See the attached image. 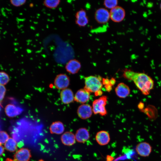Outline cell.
Masks as SVG:
<instances>
[{"label": "cell", "mask_w": 161, "mask_h": 161, "mask_svg": "<svg viewBox=\"0 0 161 161\" xmlns=\"http://www.w3.org/2000/svg\"><path fill=\"white\" fill-rule=\"evenodd\" d=\"M6 161H16L15 160H12L10 158H7L6 159Z\"/></svg>", "instance_id": "cell-32"}, {"label": "cell", "mask_w": 161, "mask_h": 161, "mask_svg": "<svg viewBox=\"0 0 161 161\" xmlns=\"http://www.w3.org/2000/svg\"><path fill=\"white\" fill-rule=\"evenodd\" d=\"M116 83V80L114 78H111L109 80V83L112 86H113Z\"/></svg>", "instance_id": "cell-29"}, {"label": "cell", "mask_w": 161, "mask_h": 161, "mask_svg": "<svg viewBox=\"0 0 161 161\" xmlns=\"http://www.w3.org/2000/svg\"><path fill=\"white\" fill-rule=\"evenodd\" d=\"M105 87L106 90L108 92H110L112 88V86L110 84L105 85Z\"/></svg>", "instance_id": "cell-28"}, {"label": "cell", "mask_w": 161, "mask_h": 161, "mask_svg": "<svg viewBox=\"0 0 161 161\" xmlns=\"http://www.w3.org/2000/svg\"><path fill=\"white\" fill-rule=\"evenodd\" d=\"M107 101V97L103 95L95 100L92 103L93 112L95 114H99L102 116H106L107 111L105 106Z\"/></svg>", "instance_id": "cell-3"}, {"label": "cell", "mask_w": 161, "mask_h": 161, "mask_svg": "<svg viewBox=\"0 0 161 161\" xmlns=\"http://www.w3.org/2000/svg\"><path fill=\"white\" fill-rule=\"evenodd\" d=\"M6 92V89L3 85H0V103L4 99Z\"/></svg>", "instance_id": "cell-26"}, {"label": "cell", "mask_w": 161, "mask_h": 161, "mask_svg": "<svg viewBox=\"0 0 161 161\" xmlns=\"http://www.w3.org/2000/svg\"><path fill=\"white\" fill-rule=\"evenodd\" d=\"M136 151L140 156L146 157L148 156L152 150V147L148 143L143 142L138 143L136 146Z\"/></svg>", "instance_id": "cell-7"}, {"label": "cell", "mask_w": 161, "mask_h": 161, "mask_svg": "<svg viewBox=\"0 0 161 161\" xmlns=\"http://www.w3.org/2000/svg\"><path fill=\"white\" fill-rule=\"evenodd\" d=\"M110 18L113 21L118 23L122 21L126 16V12L122 7L117 6L109 11Z\"/></svg>", "instance_id": "cell-4"}, {"label": "cell", "mask_w": 161, "mask_h": 161, "mask_svg": "<svg viewBox=\"0 0 161 161\" xmlns=\"http://www.w3.org/2000/svg\"><path fill=\"white\" fill-rule=\"evenodd\" d=\"M4 152V149L3 147L0 145V156Z\"/></svg>", "instance_id": "cell-30"}, {"label": "cell", "mask_w": 161, "mask_h": 161, "mask_svg": "<svg viewBox=\"0 0 161 161\" xmlns=\"http://www.w3.org/2000/svg\"><path fill=\"white\" fill-rule=\"evenodd\" d=\"M9 138L7 133L4 131H0V145L4 143Z\"/></svg>", "instance_id": "cell-24"}, {"label": "cell", "mask_w": 161, "mask_h": 161, "mask_svg": "<svg viewBox=\"0 0 161 161\" xmlns=\"http://www.w3.org/2000/svg\"><path fill=\"white\" fill-rule=\"evenodd\" d=\"M50 130L52 133L61 134L64 132V127L61 122L56 121L51 124L50 127Z\"/></svg>", "instance_id": "cell-19"}, {"label": "cell", "mask_w": 161, "mask_h": 161, "mask_svg": "<svg viewBox=\"0 0 161 161\" xmlns=\"http://www.w3.org/2000/svg\"><path fill=\"white\" fill-rule=\"evenodd\" d=\"M103 84L105 85L110 84L109 80L107 78H103L102 82Z\"/></svg>", "instance_id": "cell-27"}, {"label": "cell", "mask_w": 161, "mask_h": 161, "mask_svg": "<svg viewBox=\"0 0 161 161\" xmlns=\"http://www.w3.org/2000/svg\"><path fill=\"white\" fill-rule=\"evenodd\" d=\"M102 94V92L100 90L95 93V95L96 96L101 95Z\"/></svg>", "instance_id": "cell-31"}, {"label": "cell", "mask_w": 161, "mask_h": 161, "mask_svg": "<svg viewBox=\"0 0 161 161\" xmlns=\"http://www.w3.org/2000/svg\"><path fill=\"white\" fill-rule=\"evenodd\" d=\"M115 93L120 98H125L130 93V90L129 86L123 83L118 84L115 89Z\"/></svg>", "instance_id": "cell-14"}, {"label": "cell", "mask_w": 161, "mask_h": 161, "mask_svg": "<svg viewBox=\"0 0 161 161\" xmlns=\"http://www.w3.org/2000/svg\"><path fill=\"white\" fill-rule=\"evenodd\" d=\"M14 157L16 161H28L31 157V154L27 148H22L16 152Z\"/></svg>", "instance_id": "cell-17"}, {"label": "cell", "mask_w": 161, "mask_h": 161, "mask_svg": "<svg viewBox=\"0 0 161 161\" xmlns=\"http://www.w3.org/2000/svg\"><path fill=\"white\" fill-rule=\"evenodd\" d=\"M4 111L8 117H13L20 114L22 112V109L13 104H9L6 106Z\"/></svg>", "instance_id": "cell-16"}, {"label": "cell", "mask_w": 161, "mask_h": 161, "mask_svg": "<svg viewBox=\"0 0 161 161\" xmlns=\"http://www.w3.org/2000/svg\"><path fill=\"white\" fill-rule=\"evenodd\" d=\"M75 136L76 140L80 143H84L90 138L89 132L85 128H81L78 129Z\"/></svg>", "instance_id": "cell-15"}, {"label": "cell", "mask_w": 161, "mask_h": 161, "mask_svg": "<svg viewBox=\"0 0 161 161\" xmlns=\"http://www.w3.org/2000/svg\"><path fill=\"white\" fill-rule=\"evenodd\" d=\"M95 140L97 143L100 145H105L108 144L110 138L109 133L104 130L98 132L95 135Z\"/></svg>", "instance_id": "cell-13"}, {"label": "cell", "mask_w": 161, "mask_h": 161, "mask_svg": "<svg viewBox=\"0 0 161 161\" xmlns=\"http://www.w3.org/2000/svg\"><path fill=\"white\" fill-rule=\"evenodd\" d=\"M61 102L64 104H68L74 100V96L72 90L69 88L62 90L60 94Z\"/></svg>", "instance_id": "cell-12"}, {"label": "cell", "mask_w": 161, "mask_h": 161, "mask_svg": "<svg viewBox=\"0 0 161 161\" xmlns=\"http://www.w3.org/2000/svg\"><path fill=\"white\" fill-rule=\"evenodd\" d=\"M61 3L60 0H45L43 1L44 6L50 9H54L58 7Z\"/></svg>", "instance_id": "cell-21"}, {"label": "cell", "mask_w": 161, "mask_h": 161, "mask_svg": "<svg viewBox=\"0 0 161 161\" xmlns=\"http://www.w3.org/2000/svg\"><path fill=\"white\" fill-rule=\"evenodd\" d=\"M70 78L64 74H60L56 76L54 80V85L59 89L63 90L69 86L70 84Z\"/></svg>", "instance_id": "cell-5"}, {"label": "cell", "mask_w": 161, "mask_h": 161, "mask_svg": "<svg viewBox=\"0 0 161 161\" xmlns=\"http://www.w3.org/2000/svg\"><path fill=\"white\" fill-rule=\"evenodd\" d=\"M39 161H43V160H39Z\"/></svg>", "instance_id": "cell-34"}, {"label": "cell", "mask_w": 161, "mask_h": 161, "mask_svg": "<svg viewBox=\"0 0 161 161\" xmlns=\"http://www.w3.org/2000/svg\"><path fill=\"white\" fill-rule=\"evenodd\" d=\"M160 9L161 10V2H160Z\"/></svg>", "instance_id": "cell-33"}, {"label": "cell", "mask_w": 161, "mask_h": 161, "mask_svg": "<svg viewBox=\"0 0 161 161\" xmlns=\"http://www.w3.org/2000/svg\"><path fill=\"white\" fill-rule=\"evenodd\" d=\"M75 18L76 24L80 27L85 26L89 22L86 13L84 9H80L76 13Z\"/></svg>", "instance_id": "cell-9"}, {"label": "cell", "mask_w": 161, "mask_h": 161, "mask_svg": "<svg viewBox=\"0 0 161 161\" xmlns=\"http://www.w3.org/2000/svg\"><path fill=\"white\" fill-rule=\"evenodd\" d=\"M81 67V64L78 60L74 59L69 60L66 64L65 69L68 73L74 74L77 73Z\"/></svg>", "instance_id": "cell-10"}, {"label": "cell", "mask_w": 161, "mask_h": 161, "mask_svg": "<svg viewBox=\"0 0 161 161\" xmlns=\"http://www.w3.org/2000/svg\"><path fill=\"white\" fill-rule=\"evenodd\" d=\"M61 140L65 145H73L75 142V136L71 132H66L62 135Z\"/></svg>", "instance_id": "cell-18"}, {"label": "cell", "mask_w": 161, "mask_h": 161, "mask_svg": "<svg viewBox=\"0 0 161 161\" xmlns=\"http://www.w3.org/2000/svg\"><path fill=\"white\" fill-rule=\"evenodd\" d=\"M10 80L9 76L7 73L4 71H0V85H5Z\"/></svg>", "instance_id": "cell-23"}, {"label": "cell", "mask_w": 161, "mask_h": 161, "mask_svg": "<svg viewBox=\"0 0 161 161\" xmlns=\"http://www.w3.org/2000/svg\"><path fill=\"white\" fill-rule=\"evenodd\" d=\"M92 108L89 105L83 104L80 106L77 109L78 117L82 119H86L90 118L93 113Z\"/></svg>", "instance_id": "cell-8"}, {"label": "cell", "mask_w": 161, "mask_h": 161, "mask_svg": "<svg viewBox=\"0 0 161 161\" xmlns=\"http://www.w3.org/2000/svg\"><path fill=\"white\" fill-rule=\"evenodd\" d=\"M102 86V83L99 77L90 76L85 78L84 89L90 93L100 90Z\"/></svg>", "instance_id": "cell-2"}, {"label": "cell", "mask_w": 161, "mask_h": 161, "mask_svg": "<svg viewBox=\"0 0 161 161\" xmlns=\"http://www.w3.org/2000/svg\"><path fill=\"white\" fill-rule=\"evenodd\" d=\"M95 18L96 21L99 24L106 23L110 19L109 11L106 8H100L95 11Z\"/></svg>", "instance_id": "cell-6"}, {"label": "cell", "mask_w": 161, "mask_h": 161, "mask_svg": "<svg viewBox=\"0 0 161 161\" xmlns=\"http://www.w3.org/2000/svg\"><path fill=\"white\" fill-rule=\"evenodd\" d=\"M26 0H11L10 2L13 6L16 7H20L24 4L26 3Z\"/></svg>", "instance_id": "cell-25"}, {"label": "cell", "mask_w": 161, "mask_h": 161, "mask_svg": "<svg viewBox=\"0 0 161 161\" xmlns=\"http://www.w3.org/2000/svg\"><path fill=\"white\" fill-rule=\"evenodd\" d=\"M118 1L117 0H106L103 2L105 8L110 10L117 6Z\"/></svg>", "instance_id": "cell-22"}, {"label": "cell", "mask_w": 161, "mask_h": 161, "mask_svg": "<svg viewBox=\"0 0 161 161\" xmlns=\"http://www.w3.org/2000/svg\"><path fill=\"white\" fill-rule=\"evenodd\" d=\"M90 92L84 89L78 90L74 96V100L79 103L84 104L89 100Z\"/></svg>", "instance_id": "cell-11"}, {"label": "cell", "mask_w": 161, "mask_h": 161, "mask_svg": "<svg viewBox=\"0 0 161 161\" xmlns=\"http://www.w3.org/2000/svg\"><path fill=\"white\" fill-rule=\"evenodd\" d=\"M4 147L7 150L10 152H14L17 149V143L13 139L10 137L5 142Z\"/></svg>", "instance_id": "cell-20"}, {"label": "cell", "mask_w": 161, "mask_h": 161, "mask_svg": "<svg viewBox=\"0 0 161 161\" xmlns=\"http://www.w3.org/2000/svg\"><path fill=\"white\" fill-rule=\"evenodd\" d=\"M123 76L128 80L133 81L138 88L144 95H148L153 89L154 81L152 78L143 73L134 72L130 69H125Z\"/></svg>", "instance_id": "cell-1"}]
</instances>
